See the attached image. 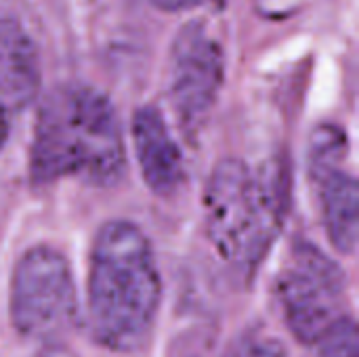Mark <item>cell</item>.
<instances>
[{
    "instance_id": "14",
    "label": "cell",
    "mask_w": 359,
    "mask_h": 357,
    "mask_svg": "<svg viewBox=\"0 0 359 357\" xmlns=\"http://www.w3.org/2000/svg\"><path fill=\"white\" fill-rule=\"evenodd\" d=\"M36 357H78L72 349L63 347V345H57V343H46L44 349H40Z\"/></svg>"
},
{
    "instance_id": "7",
    "label": "cell",
    "mask_w": 359,
    "mask_h": 357,
    "mask_svg": "<svg viewBox=\"0 0 359 357\" xmlns=\"http://www.w3.org/2000/svg\"><path fill=\"white\" fill-rule=\"evenodd\" d=\"M345 133L334 124H320L309 139V173L330 244L343 255H353L358 248L359 185L345 168Z\"/></svg>"
},
{
    "instance_id": "4",
    "label": "cell",
    "mask_w": 359,
    "mask_h": 357,
    "mask_svg": "<svg viewBox=\"0 0 359 357\" xmlns=\"http://www.w3.org/2000/svg\"><path fill=\"white\" fill-rule=\"evenodd\" d=\"M78 299L67 259L50 246L23 252L11 280V320L29 341L55 343L76 320Z\"/></svg>"
},
{
    "instance_id": "11",
    "label": "cell",
    "mask_w": 359,
    "mask_h": 357,
    "mask_svg": "<svg viewBox=\"0 0 359 357\" xmlns=\"http://www.w3.org/2000/svg\"><path fill=\"white\" fill-rule=\"evenodd\" d=\"M227 357H286V349L280 341L269 337H250L236 345Z\"/></svg>"
},
{
    "instance_id": "5",
    "label": "cell",
    "mask_w": 359,
    "mask_h": 357,
    "mask_svg": "<svg viewBox=\"0 0 359 357\" xmlns=\"http://www.w3.org/2000/svg\"><path fill=\"white\" fill-rule=\"evenodd\" d=\"M225 78L223 48L200 23L183 25L170 46L166 95L185 135H198L217 103Z\"/></svg>"
},
{
    "instance_id": "1",
    "label": "cell",
    "mask_w": 359,
    "mask_h": 357,
    "mask_svg": "<svg viewBox=\"0 0 359 357\" xmlns=\"http://www.w3.org/2000/svg\"><path fill=\"white\" fill-rule=\"evenodd\" d=\"M126 168V145L111 101L86 84L55 86L40 103L29 147L36 185L80 179L116 185Z\"/></svg>"
},
{
    "instance_id": "10",
    "label": "cell",
    "mask_w": 359,
    "mask_h": 357,
    "mask_svg": "<svg viewBox=\"0 0 359 357\" xmlns=\"http://www.w3.org/2000/svg\"><path fill=\"white\" fill-rule=\"evenodd\" d=\"M320 357H359L358 324L351 318H337L318 341Z\"/></svg>"
},
{
    "instance_id": "15",
    "label": "cell",
    "mask_w": 359,
    "mask_h": 357,
    "mask_svg": "<svg viewBox=\"0 0 359 357\" xmlns=\"http://www.w3.org/2000/svg\"><path fill=\"white\" fill-rule=\"evenodd\" d=\"M8 130H11V112L0 103V149L8 139Z\"/></svg>"
},
{
    "instance_id": "6",
    "label": "cell",
    "mask_w": 359,
    "mask_h": 357,
    "mask_svg": "<svg viewBox=\"0 0 359 357\" xmlns=\"http://www.w3.org/2000/svg\"><path fill=\"white\" fill-rule=\"evenodd\" d=\"M345 278L334 261H330L313 244H301L292 252L278 295L284 320L301 343H318L337 316Z\"/></svg>"
},
{
    "instance_id": "13",
    "label": "cell",
    "mask_w": 359,
    "mask_h": 357,
    "mask_svg": "<svg viewBox=\"0 0 359 357\" xmlns=\"http://www.w3.org/2000/svg\"><path fill=\"white\" fill-rule=\"evenodd\" d=\"M257 11L269 19H284L292 15L305 0H252Z\"/></svg>"
},
{
    "instance_id": "2",
    "label": "cell",
    "mask_w": 359,
    "mask_h": 357,
    "mask_svg": "<svg viewBox=\"0 0 359 357\" xmlns=\"http://www.w3.org/2000/svg\"><path fill=\"white\" fill-rule=\"evenodd\" d=\"M162 282L154 248L130 221H107L88 265V332L105 349H139L156 324Z\"/></svg>"
},
{
    "instance_id": "9",
    "label": "cell",
    "mask_w": 359,
    "mask_h": 357,
    "mask_svg": "<svg viewBox=\"0 0 359 357\" xmlns=\"http://www.w3.org/2000/svg\"><path fill=\"white\" fill-rule=\"evenodd\" d=\"M40 82L36 42L19 19L0 15V103L8 112L27 107L38 97Z\"/></svg>"
},
{
    "instance_id": "8",
    "label": "cell",
    "mask_w": 359,
    "mask_h": 357,
    "mask_svg": "<svg viewBox=\"0 0 359 357\" xmlns=\"http://www.w3.org/2000/svg\"><path fill=\"white\" fill-rule=\"evenodd\" d=\"M133 147L145 185L156 196L175 194L185 179L183 154L156 105L139 107L130 124Z\"/></svg>"
},
{
    "instance_id": "3",
    "label": "cell",
    "mask_w": 359,
    "mask_h": 357,
    "mask_svg": "<svg viewBox=\"0 0 359 357\" xmlns=\"http://www.w3.org/2000/svg\"><path fill=\"white\" fill-rule=\"evenodd\" d=\"M204 210L215 250L233 269L250 276L284 225V170L278 164L252 168L238 158H225L206 181Z\"/></svg>"
},
{
    "instance_id": "12",
    "label": "cell",
    "mask_w": 359,
    "mask_h": 357,
    "mask_svg": "<svg viewBox=\"0 0 359 357\" xmlns=\"http://www.w3.org/2000/svg\"><path fill=\"white\" fill-rule=\"evenodd\" d=\"M154 6L166 13H185V11H221L227 0H151Z\"/></svg>"
}]
</instances>
